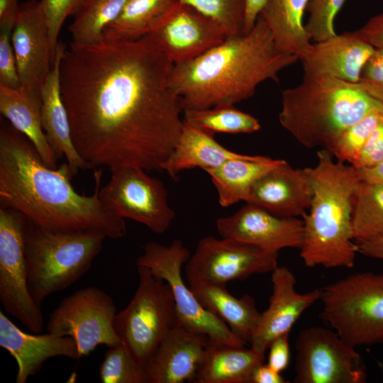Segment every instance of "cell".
I'll return each mask as SVG.
<instances>
[{"mask_svg":"<svg viewBox=\"0 0 383 383\" xmlns=\"http://www.w3.org/2000/svg\"><path fill=\"white\" fill-rule=\"evenodd\" d=\"M383 104L350 83L325 76H304L282 93L281 126L306 148H325L340 133Z\"/></svg>","mask_w":383,"mask_h":383,"instance_id":"5","label":"cell"},{"mask_svg":"<svg viewBox=\"0 0 383 383\" xmlns=\"http://www.w3.org/2000/svg\"><path fill=\"white\" fill-rule=\"evenodd\" d=\"M294 382L362 383L365 369L355 347L335 331L318 326L304 328L296 343Z\"/></svg>","mask_w":383,"mask_h":383,"instance_id":"13","label":"cell"},{"mask_svg":"<svg viewBox=\"0 0 383 383\" xmlns=\"http://www.w3.org/2000/svg\"><path fill=\"white\" fill-rule=\"evenodd\" d=\"M309 0H266L259 16L269 28L274 43L282 52L302 59L311 39L303 23Z\"/></svg>","mask_w":383,"mask_h":383,"instance_id":"27","label":"cell"},{"mask_svg":"<svg viewBox=\"0 0 383 383\" xmlns=\"http://www.w3.org/2000/svg\"><path fill=\"white\" fill-rule=\"evenodd\" d=\"M272 294L267 309L261 313L250 343L251 348L265 353L277 338L289 334L301 314L320 301L321 289L300 294L296 278L286 267L277 266L272 272Z\"/></svg>","mask_w":383,"mask_h":383,"instance_id":"18","label":"cell"},{"mask_svg":"<svg viewBox=\"0 0 383 383\" xmlns=\"http://www.w3.org/2000/svg\"><path fill=\"white\" fill-rule=\"evenodd\" d=\"M173 65L149 35L66 46L61 95L73 144L89 169L161 170L183 126L181 100L169 84Z\"/></svg>","mask_w":383,"mask_h":383,"instance_id":"1","label":"cell"},{"mask_svg":"<svg viewBox=\"0 0 383 383\" xmlns=\"http://www.w3.org/2000/svg\"><path fill=\"white\" fill-rule=\"evenodd\" d=\"M183 121L210 133H252L261 126L253 116L234 107V105H219L203 109L183 111Z\"/></svg>","mask_w":383,"mask_h":383,"instance_id":"33","label":"cell"},{"mask_svg":"<svg viewBox=\"0 0 383 383\" xmlns=\"http://www.w3.org/2000/svg\"><path fill=\"white\" fill-rule=\"evenodd\" d=\"M281 161L265 156L248 155L228 160L205 172L216 189L219 204L228 207L245 201L254 182Z\"/></svg>","mask_w":383,"mask_h":383,"instance_id":"29","label":"cell"},{"mask_svg":"<svg viewBox=\"0 0 383 383\" xmlns=\"http://www.w3.org/2000/svg\"><path fill=\"white\" fill-rule=\"evenodd\" d=\"M299 57L279 50L272 33L258 16L248 32L228 35L199 57L174 65L169 84L181 100L183 111L234 105L253 96L262 82Z\"/></svg>","mask_w":383,"mask_h":383,"instance_id":"3","label":"cell"},{"mask_svg":"<svg viewBox=\"0 0 383 383\" xmlns=\"http://www.w3.org/2000/svg\"><path fill=\"white\" fill-rule=\"evenodd\" d=\"M265 353L251 348L209 343L196 383H250L255 370L264 363Z\"/></svg>","mask_w":383,"mask_h":383,"instance_id":"28","label":"cell"},{"mask_svg":"<svg viewBox=\"0 0 383 383\" xmlns=\"http://www.w3.org/2000/svg\"><path fill=\"white\" fill-rule=\"evenodd\" d=\"M383 160V118L370 134L360 156L351 165L355 169L372 167Z\"/></svg>","mask_w":383,"mask_h":383,"instance_id":"41","label":"cell"},{"mask_svg":"<svg viewBox=\"0 0 383 383\" xmlns=\"http://www.w3.org/2000/svg\"><path fill=\"white\" fill-rule=\"evenodd\" d=\"M321 318L353 347L383 343V274H351L321 289Z\"/></svg>","mask_w":383,"mask_h":383,"instance_id":"7","label":"cell"},{"mask_svg":"<svg viewBox=\"0 0 383 383\" xmlns=\"http://www.w3.org/2000/svg\"><path fill=\"white\" fill-rule=\"evenodd\" d=\"M278 255L267 252L237 240L202 238L185 268L188 283L226 284L256 274L272 272Z\"/></svg>","mask_w":383,"mask_h":383,"instance_id":"14","label":"cell"},{"mask_svg":"<svg viewBox=\"0 0 383 383\" xmlns=\"http://www.w3.org/2000/svg\"><path fill=\"white\" fill-rule=\"evenodd\" d=\"M374 50L356 30L345 32L312 43L300 60L304 76H325L358 83L362 70Z\"/></svg>","mask_w":383,"mask_h":383,"instance_id":"20","label":"cell"},{"mask_svg":"<svg viewBox=\"0 0 383 383\" xmlns=\"http://www.w3.org/2000/svg\"><path fill=\"white\" fill-rule=\"evenodd\" d=\"M128 0H83L68 30L72 41L91 44L104 40V30Z\"/></svg>","mask_w":383,"mask_h":383,"instance_id":"32","label":"cell"},{"mask_svg":"<svg viewBox=\"0 0 383 383\" xmlns=\"http://www.w3.org/2000/svg\"><path fill=\"white\" fill-rule=\"evenodd\" d=\"M355 170L360 182L383 185V160L372 167Z\"/></svg>","mask_w":383,"mask_h":383,"instance_id":"46","label":"cell"},{"mask_svg":"<svg viewBox=\"0 0 383 383\" xmlns=\"http://www.w3.org/2000/svg\"><path fill=\"white\" fill-rule=\"evenodd\" d=\"M289 335L285 334L275 338L269 346L267 365L274 371L281 373L288 366L290 358Z\"/></svg>","mask_w":383,"mask_h":383,"instance_id":"42","label":"cell"},{"mask_svg":"<svg viewBox=\"0 0 383 383\" xmlns=\"http://www.w3.org/2000/svg\"><path fill=\"white\" fill-rule=\"evenodd\" d=\"M383 118V111L372 112L340 133L324 149L338 161L353 164L370 134Z\"/></svg>","mask_w":383,"mask_h":383,"instance_id":"35","label":"cell"},{"mask_svg":"<svg viewBox=\"0 0 383 383\" xmlns=\"http://www.w3.org/2000/svg\"><path fill=\"white\" fill-rule=\"evenodd\" d=\"M209 343L206 335L176 323L148 367L150 383L194 382Z\"/></svg>","mask_w":383,"mask_h":383,"instance_id":"21","label":"cell"},{"mask_svg":"<svg viewBox=\"0 0 383 383\" xmlns=\"http://www.w3.org/2000/svg\"><path fill=\"white\" fill-rule=\"evenodd\" d=\"M358 252L365 256L383 260V235L357 243Z\"/></svg>","mask_w":383,"mask_h":383,"instance_id":"47","label":"cell"},{"mask_svg":"<svg viewBox=\"0 0 383 383\" xmlns=\"http://www.w3.org/2000/svg\"><path fill=\"white\" fill-rule=\"evenodd\" d=\"M306 170L313 198L301 217L300 257L309 267L351 268L359 252L352 229L353 196L360 182L356 170L323 148L317 152L316 165Z\"/></svg>","mask_w":383,"mask_h":383,"instance_id":"4","label":"cell"},{"mask_svg":"<svg viewBox=\"0 0 383 383\" xmlns=\"http://www.w3.org/2000/svg\"><path fill=\"white\" fill-rule=\"evenodd\" d=\"M102 171L94 172V192H77L67 162L52 169L42 160L33 143L9 122L0 128V201L35 224L64 231H96L108 238L127 233L123 218L106 212L99 199Z\"/></svg>","mask_w":383,"mask_h":383,"instance_id":"2","label":"cell"},{"mask_svg":"<svg viewBox=\"0 0 383 383\" xmlns=\"http://www.w3.org/2000/svg\"><path fill=\"white\" fill-rule=\"evenodd\" d=\"M117 308L104 290L87 287L65 297L51 312L47 332L72 337L80 358L102 345L113 348L121 343L114 327Z\"/></svg>","mask_w":383,"mask_h":383,"instance_id":"10","label":"cell"},{"mask_svg":"<svg viewBox=\"0 0 383 383\" xmlns=\"http://www.w3.org/2000/svg\"><path fill=\"white\" fill-rule=\"evenodd\" d=\"M105 235L96 231H57L26 218L24 255L30 294L41 306L46 298L72 285L101 252Z\"/></svg>","mask_w":383,"mask_h":383,"instance_id":"6","label":"cell"},{"mask_svg":"<svg viewBox=\"0 0 383 383\" xmlns=\"http://www.w3.org/2000/svg\"><path fill=\"white\" fill-rule=\"evenodd\" d=\"M352 229L357 244L383 235V185L358 182L353 196Z\"/></svg>","mask_w":383,"mask_h":383,"instance_id":"31","label":"cell"},{"mask_svg":"<svg viewBox=\"0 0 383 383\" xmlns=\"http://www.w3.org/2000/svg\"><path fill=\"white\" fill-rule=\"evenodd\" d=\"M218 23L229 35L243 33L245 0H178Z\"/></svg>","mask_w":383,"mask_h":383,"instance_id":"36","label":"cell"},{"mask_svg":"<svg viewBox=\"0 0 383 383\" xmlns=\"http://www.w3.org/2000/svg\"><path fill=\"white\" fill-rule=\"evenodd\" d=\"M26 218L6 207L0 209V301L4 310L33 333L44 326L41 306L28 286L24 255Z\"/></svg>","mask_w":383,"mask_h":383,"instance_id":"12","label":"cell"},{"mask_svg":"<svg viewBox=\"0 0 383 383\" xmlns=\"http://www.w3.org/2000/svg\"><path fill=\"white\" fill-rule=\"evenodd\" d=\"M248 155L231 151L219 144L213 134L193 126L183 121L178 141L161 170L171 177L184 170L199 167L204 171L218 167L226 161L243 158Z\"/></svg>","mask_w":383,"mask_h":383,"instance_id":"26","label":"cell"},{"mask_svg":"<svg viewBox=\"0 0 383 383\" xmlns=\"http://www.w3.org/2000/svg\"><path fill=\"white\" fill-rule=\"evenodd\" d=\"M357 84L383 104V48H375L365 65Z\"/></svg>","mask_w":383,"mask_h":383,"instance_id":"40","label":"cell"},{"mask_svg":"<svg viewBox=\"0 0 383 383\" xmlns=\"http://www.w3.org/2000/svg\"><path fill=\"white\" fill-rule=\"evenodd\" d=\"M252 383H286L281 373L272 370L267 364H261L253 372Z\"/></svg>","mask_w":383,"mask_h":383,"instance_id":"45","label":"cell"},{"mask_svg":"<svg viewBox=\"0 0 383 383\" xmlns=\"http://www.w3.org/2000/svg\"><path fill=\"white\" fill-rule=\"evenodd\" d=\"M11 29H0V85L9 89L21 87Z\"/></svg>","mask_w":383,"mask_h":383,"instance_id":"39","label":"cell"},{"mask_svg":"<svg viewBox=\"0 0 383 383\" xmlns=\"http://www.w3.org/2000/svg\"><path fill=\"white\" fill-rule=\"evenodd\" d=\"M99 379L102 383H150L148 368L122 343L105 353Z\"/></svg>","mask_w":383,"mask_h":383,"instance_id":"34","label":"cell"},{"mask_svg":"<svg viewBox=\"0 0 383 383\" xmlns=\"http://www.w3.org/2000/svg\"><path fill=\"white\" fill-rule=\"evenodd\" d=\"M313 189L306 168L282 161L257 179L245 202L286 218L302 217L310 208Z\"/></svg>","mask_w":383,"mask_h":383,"instance_id":"19","label":"cell"},{"mask_svg":"<svg viewBox=\"0 0 383 383\" xmlns=\"http://www.w3.org/2000/svg\"><path fill=\"white\" fill-rule=\"evenodd\" d=\"M148 35L174 65L199 57L229 35L213 18L180 1Z\"/></svg>","mask_w":383,"mask_h":383,"instance_id":"15","label":"cell"},{"mask_svg":"<svg viewBox=\"0 0 383 383\" xmlns=\"http://www.w3.org/2000/svg\"><path fill=\"white\" fill-rule=\"evenodd\" d=\"M66 45L59 42L50 72L40 89L41 122L46 138L57 159L65 157L72 176L89 169L76 150L71 136L67 112L60 90V65Z\"/></svg>","mask_w":383,"mask_h":383,"instance_id":"23","label":"cell"},{"mask_svg":"<svg viewBox=\"0 0 383 383\" xmlns=\"http://www.w3.org/2000/svg\"><path fill=\"white\" fill-rule=\"evenodd\" d=\"M83 0H40L47 23L53 55L59 43L58 37L67 18L74 16Z\"/></svg>","mask_w":383,"mask_h":383,"instance_id":"38","label":"cell"},{"mask_svg":"<svg viewBox=\"0 0 383 383\" xmlns=\"http://www.w3.org/2000/svg\"><path fill=\"white\" fill-rule=\"evenodd\" d=\"M20 6L19 0H0V29L13 30Z\"/></svg>","mask_w":383,"mask_h":383,"instance_id":"44","label":"cell"},{"mask_svg":"<svg viewBox=\"0 0 383 383\" xmlns=\"http://www.w3.org/2000/svg\"><path fill=\"white\" fill-rule=\"evenodd\" d=\"M356 31L374 48H383V13L370 18Z\"/></svg>","mask_w":383,"mask_h":383,"instance_id":"43","label":"cell"},{"mask_svg":"<svg viewBox=\"0 0 383 383\" xmlns=\"http://www.w3.org/2000/svg\"><path fill=\"white\" fill-rule=\"evenodd\" d=\"M226 284L189 283V287L201 305L223 321L246 344L250 343L260 320L254 299L248 294L235 298Z\"/></svg>","mask_w":383,"mask_h":383,"instance_id":"25","label":"cell"},{"mask_svg":"<svg viewBox=\"0 0 383 383\" xmlns=\"http://www.w3.org/2000/svg\"><path fill=\"white\" fill-rule=\"evenodd\" d=\"M0 346L16 361V383H26L50 358L66 357L73 360L80 359L77 345L72 337L50 333L43 335L25 333L1 311Z\"/></svg>","mask_w":383,"mask_h":383,"instance_id":"22","label":"cell"},{"mask_svg":"<svg viewBox=\"0 0 383 383\" xmlns=\"http://www.w3.org/2000/svg\"><path fill=\"white\" fill-rule=\"evenodd\" d=\"M110 179L99 190V199L109 214L140 223L155 233L162 234L175 218L169 206L163 182L133 167L111 170Z\"/></svg>","mask_w":383,"mask_h":383,"instance_id":"11","label":"cell"},{"mask_svg":"<svg viewBox=\"0 0 383 383\" xmlns=\"http://www.w3.org/2000/svg\"><path fill=\"white\" fill-rule=\"evenodd\" d=\"M347 0H309V18L305 26L311 40L321 42L335 36L334 21Z\"/></svg>","mask_w":383,"mask_h":383,"instance_id":"37","label":"cell"},{"mask_svg":"<svg viewBox=\"0 0 383 383\" xmlns=\"http://www.w3.org/2000/svg\"><path fill=\"white\" fill-rule=\"evenodd\" d=\"M21 87L40 91L55 59L45 18L37 0L21 4L11 33Z\"/></svg>","mask_w":383,"mask_h":383,"instance_id":"17","label":"cell"},{"mask_svg":"<svg viewBox=\"0 0 383 383\" xmlns=\"http://www.w3.org/2000/svg\"><path fill=\"white\" fill-rule=\"evenodd\" d=\"M189 257L188 248L180 240H172L169 246L148 242L136 260V265L148 268L156 278L169 284L175 302L177 323L206 335L212 343L245 347L246 343L223 321L206 309L185 284L182 267Z\"/></svg>","mask_w":383,"mask_h":383,"instance_id":"9","label":"cell"},{"mask_svg":"<svg viewBox=\"0 0 383 383\" xmlns=\"http://www.w3.org/2000/svg\"><path fill=\"white\" fill-rule=\"evenodd\" d=\"M266 0H245V12L243 33L249 31L255 25Z\"/></svg>","mask_w":383,"mask_h":383,"instance_id":"48","label":"cell"},{"mask_svg":"<svg viewBox=\"0 0 383 383\" xmlns=\"http://www.w3.org/2000/svg\"><path fill=\"white\" fill-rule=\"evenodd\" d=\"M216 228L221 238L237 240L276 255L284 248L300 249L304 242L302 219L278 216L248 203L233 214L218 218Z\"/></svg>","mask_w":383,"mask_h":383,"instance_id":"16","label":"cell"},{"mask_svg":"<svg viewBox=\"0 0 383 383\" xmlns=\"http://www.w3.org/2000/svg\"><path fill=\"white\" fill-rule=\"evenodd\" d=\"M178 0H128L104 30V39L134 40L148 35L175 7Z\"/></svg>","mask_w":383,"mask_h":383,"instance_id":"30","label":"cell"},{"mask_svg":"<svg viewBox=\"0 0 383 383\" xmlns=\"http://www.w3.org/2000/svg\"><path fill=\"white\" fill-rule=\"evenodd\" d=\"M40 91L0 85V112L17 131L33 143L43 162L55 169L57 157L46 138L41 122Z\"/></svg>","mask_w":383,"mask_h":383,"instance_id":"24","label":"cell"},{"mask_svg":"<svg viewBox=\"0 0 383 383\" xmlns=\"http://www.w3.org/2000/svg\"><path fill=\"white\" fill-rule=\"evenodd\" d=\"M138 284L131 301L114 318L117 334L133 357L147 368L166 334L177 323L169 284L150 270L137 266Z\"/></svg>","mask_w":383,"mask_h":383,"instance_id":"8","label":"cell"}]
</instances>
